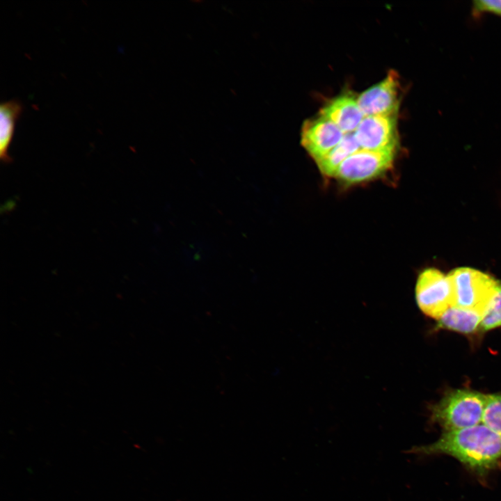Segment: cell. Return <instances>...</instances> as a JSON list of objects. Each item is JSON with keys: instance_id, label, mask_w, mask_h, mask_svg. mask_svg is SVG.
Returning <instances> with one entry per match:
<instances>
[{"instance_id": "cell-1", "label": "cell", "mask_w": 501, "mask_h": 501, "mask_svg": "<svg viewBox=\"0 0 501 501\" xmlns=\"http://www.w3.org/2000/svg\"><path fill=\"white\" fill-rule=\"evenodd\" d=\"M408 452L421 456L447 454L468 468L484 473L494 468L501 458V436L481 423L445 431L435 442L415 446Z\"/></svg>"}, {"instance_id": "cell-2", "label": "cell", "mask_w": 501, "mask_h": 501, "mask_svg": "<svg viewBox=\"0 0 501 501\" xmlns=\"http://www.w3.org/2000/svg\"><path fill=\"white\" fill-rule=\"evenodd\" d=\"M486 395L475 390L450 391L431 411V420L445 429L454 431L482 423Z\"/></svg>"}, {"instance_id": "cell-3", "label": "cell", "mask_w": 501, "mask_h": 501, "mask_svg": "<svg viewBox=\"0 0 501 501\" xmlns=\"http://www.w3.org/2000/svg\"><path fill=\"white\" fill-rule=\"evenodd\" d=\"M447 275L453 289V306L477 311L484 315L499 281L486 273L470 267L454 269Z\"/></svg>"}, {"instance_id": "cell-4", "label": "cell", "mask_w": 501, "mask_h": 501, "mask_svg": "<svg viewBox=\"0 0 501 501\" xmlns=\"http://www.w3.org/2000/svg\"><path fill=\"white\" fill-rule=\"evenodd\" d=\"M415 299L420 310L438 320L454 305V294L448 275L435 268H427L418 276Z\"/></svg>"}, {"instance_id": "cell-5", "label": "cell", "mask_w": 501, "mask_h": 501, "mask_svg": "<svg viewBox=\"0 0 501 501\" xmlns=\"http://www.w3.org/2000/svg\"><path fill=\"white\" fill-rule=\"evenodd\" d=\"M396 151L360 148L342 162L334 177L347 185L376 178L392 167Z\"/></svg>"}, {"instance_id": "cell-6", "label": "cell", "mask_w": 501, "mask_h": 501, "mask_svg": "<svg viewBox=\"0 0 501 501\" xmlns=\"http://www.w3.org/2000/svg\"><path fill=\"white\" fill-rule=\"evenodd\" d=\"M399 90V77L395 71H390L383 80L357 97L364 117L397 115L400 103Z\"/></svg>"}, {"instance_id": "cell-7", "label": "cell", "mask_w": 501, "mask_h": 501, "mask_svg": "<svg viewBox=\"0 0 501 501\" xmlns=\"http://www.w3.org/2000/svg\"><path fill=\"white\" fill-rule=\"evenodd\" d=\"M397 115L365 116L353 133L362 149L397 150Z\"/></svg>"}, {"instance_id": "cell-8", "label": "cell", "mask_w": 501, "mask_h": 501, "mask_svg": "<svg viewBox=\"0 0 501 501\" xmlns=\"http://www.w3.org/2000/svg\"><path fill=\"white\" fill-rule=\"evenodd\" d=\"M344 135L335 124L319 116L303 122L301 143L316 162L333 149Z\"/></svg>"}, {"instance_id": "cell-9", "label": "cell", "mask_w": 501, "mask_h": 501, "mask_svg": "<svg viewBox=\"0 0 501 501\" xmlns=\"http://www.w3.org/2000/svg\"><path fill=\"white\" fill-rule=\"evenodd\" d=\"M319 116L335 124L345 134L353 133L364 118L357 97L351 93L328 100L319 110Z\"/></svg>"}, {"instance_id": "cell-10", "label": "cell", "mask_w": 501, "mask_h": 501, "mask_svg": "<svg viewBox=\"0 0 501 501\" xmlns=\"http://www.w3.org/2000/svg\"><path fill=\"white\" fill-rule=\"evenodd\" d=\"M23 109L22 103L16 100L3 102L0 105V157L6 164L11 161L9 147Z\"/></svg>"}, {"instance_id": "cell-11", "label": "cell", "mask_w": 501, "mask_h": 501, "mask_svg": "<svg viewBox=\"0 0 501 501\" xmlns=\"http://www.w3.org/2000/svg\"><path fill=\"white\" fill-rule=\"evenodd\" d=\"M483 315L456 306L449 308L437 320V328L463 334L475 333L480 327Z\"/></svg>"}, {"instance_id": "cell-12", "label": "cell", "mask_w": 501, "mask_h": 501, "mask_svg": "<svg viewBox=\"0 0 501 501\" xmlns=\"http://www.w3.org/2000/svg\"><path fill=\"white\" fill-rule=\"evenodd\" d=\"M360 149L354 133L346 134L333 149L316 161L317 166L324 176L334 177L342 162Z\"/></svg>"}, {"instance_id": "cell-13", "label": "cell", "mask_w": 501, "mask_h": 501, "mask_svg": "<svg viewBox=\"0 0 501 501\" xmlns=\"http://www.w3.org/2000/svg\"><path fill=\"white\" fill-rule=\"evenodd\" d=\"M482 423L501 436V392L486 395Z\"/></svg>"}, {"instance_id": "cell-14", "label": "cell", "mask_w": 501, "mask_h": 501, "mask_svg": "<svg viewBox=\"0 0 501 501\" xmlns=\"http://www.w3.org/2000/svg\"><path fill=\"white\" fill-rule=\"evenodd\" d=\"M501 326V282L483 315L479 328L487 331Z\"/></svg>"}, {"instance_id": "cell-15", "label": "cell", "mask_w": 501, "mask_h": 501, "mask_svg": "<svg viewBox=\"0 0 501 501\" xmlns=\"http://www.w3.org/2000/svg\"><path fill=\"white\" fill-rule=\"evenodd\" d=\"M472 15L478 17L484 13H492L501 17V0H476L472 1Z\"/></svg>"}]
</instances>
